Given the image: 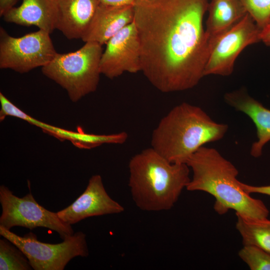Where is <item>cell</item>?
I'll use <instances>...</instances> for the list:
<instances>
[{"instance_id": "cell-9", "label": "cell", "mask_w": 270, "mask_h": 270, "mask_svg": "<svg viewBox=\"0 0 270 270\" xmlns=\"http://www.w3.org/2000/svg\"><path fill=\"white\" fill-rule=\"evenodd\" d=\"M262 30L247 13L210 43L204 76L230 75L240 52L248 46L260 41Z\"/></svg>"}, {"instance_id": "cell-2", "label": "cell", "mask_w": 270, "mask_h": 270, "mask_svg": "<svg viewBox=\"0 0 270 270\" xmlns=\"http://www.w3.org/2000/svg\"><path fill=\"white\" fill-rule=\"evenodd\" d=\"M186 164L192 170V176L186 188L212 196L215 198L214 210L219 214L232 209L249 218H268L270 212L264 202L242 188L237 179L238 169L217 150L204 146L190 158Z\"/></svg>"}, {"instance_id": "cell-25", "label": "cell", "mask_w": 270, "mask_h": 270, "mask_svg": "<svg viewBox=\"0 0 270 270\" xmlns=\"http://www.w3.org/2000/svg\"><path fill=\"white\" fill-rule=\"evenodd\" d=\"M260 41L270 46V25L262 29L260 33Z\"/></svg>"}, {"instance_id": "cell-13", "label": "cell", "mask_w": 270, "mask_h": 270, "mask_svg": "<svg viewBox=\"0 0 270 270\" xmlns=\"http://www.w3.org/2000/svg\"><path fill=\"white\" fill-rule=\"evenodd\" d=\"M58 16V0H22L2 16L6 22L23 26H34L51 34L56 29Z\"/></svg>"}, {"instance_id": "cell-16", "label": "cell", "mask_w": 270, "mask_h": 270, "mask_svg": "<svg viewBox=\"0 0 270 270\" xmlns=\"http://www.w3.org/2000/svg\"><path fill=\"white\" fill-rule=\"evenodd\" d=\"M208 10L205 30L210 45L247 14L240 0H211Z\"/></svg>"}, {"instance_id": "cell-4", "label": "cell", "mask_w": 270, "mask_h": 270, "mask_svg": "<svg viewBox=\"0 0 270 270\" xmlns=\"http://www.w3.org/2000/svg\"><path fill=\"white\" fill-rule=\"evenodd\" d=\"M228 129L200 107L184 102L161 119L153 130L151 146L172 163L186 164L200 147L222 139Z\"/></svg>"}, {"instance_id": "cell-22", "label": "cell", "mask_w": 270, "mask_h": 270, "mask_svg": "<svg viewBox=\"0 0 270 270\" xmlns=\"http://www.w3.org/2000/svg\"><path fill=\"white\" fill-rule=\"evenodd\" d=\"M242 188L247 193H258L270 196V185L254 186L240 182Z\"/></svg>"}, {"instance_id": "cell-7", "label": "cell", "mask_w": 270, "mask_h": 270, "mask_svg": "<svg viewBox=\"0 0 270 270\" xmlns=\"http://www.w3.org/2000/svg\"><path fill=\"white\" fill-rule=\"evenodd\" d=\"M57 54L50 34L39 30L14 37L0 27V68L24 74L50 62Z\"/></svg>"}, {"instance_id": "cell-3", "label": "cell", "mask_w": 270, "mask_h": 270, "mask_svg": "<svg viewBox=\"0 0 270 270\" xmlns=\"http://www.w3.org/2000/svg\"><path fill=\"white\" fill-rule=\"evenodd\" d=\"M128 185L140 210H170L190 180L186 164L172 163L152 148L132 156L128 162Z\"/></svg>"}, {"instance_id": "cell-21", "label": "cell", "mask_w": 270, "mask_h": 270, "mask_svg": "<svg viewBox=\"0 0 270 270\" xmlns=\"http://www.w3.org/2000/svg\"><path fill=\"white\" fill-rule=\"evenodd\" d=\"M246 12L262 29L270 22V0H240Z\"/></svg>"}, {"instance_id": "cell-10", "label": "cell", "mask_w": 270, "mask_h": 270, "mask_svg": "<svg viewBox=\"0 0 270 270\" xmlns=\"http://www.w3.org/2000/svg\"><path fill=\"white\" fill-rule=\"evenodd\" d=\"M106 44L100 61L102 74L113 79L124 72H141L140 42L134 22L112 37Z\"/></svg>"}, {"instance_id": "cell-20", "label": "cell", "mask_w": 270, "mask_h": 270, "mask_svg": "<svg viewBox=\"0 0 270 270\" xmlns=\"http://www.w3.org/2000/svg\"><path fill=\"white\" fill-rule=\"evenodd\" d=\"M238 256L251 270H270V253L258 246H244Z\"/></svg>"}, {"instance_id": "cell-23", "label": "cell", "mask_w": 270, "mask_h": 270, "mask_svg": "<svg viewBox=\"0 0 270 270\" xmlns=\"http://www.w3.org/2000/svg\"><path fill=\"white\" fill-rule=\"evenodd\" d=\"M136 0H100V3L110 6L134 5Z\"/></svg>"}, {"instance_id": "cell-26", "label": "cell", "mask_w": 270, "mask_h": 270, "mask_svg": "<svg viewBox=\"0 0 270 270\" xmlns=\"http://www.w3.org/2000/svg\"><path fill=\"white\" fill-rule=\"evenodd\" d=\"M268 25H270V23H269V24H268Z\"/></svg>"}, {"instance_id": "cell-5", "label": "cell", "mask_w": 270, "mask_h": 270, "mask_svg": "<svg viewBox=\"0 0 270 270\" xmlns=\"http://www.w3.org/2000/svg\"><path fill=\"white\" fill-rule=\"evenodd\" d=\"M102 45L88 42L76 51L58 53L42 68L44 75L64 89L70 99L77 102L96 90L100 75Z\"/></svg>"}, {"instance_id": "cell-8", "label": "cell", "mask_w": 270, "mask_h": 270, "mask_svg": "<svg viewBox=\"0 0 270 270\" xmlns=\"http://www.w3.org/2000/svg\"><path fill=\"white\" fill-rule=\"evenodd\" d=\"M2 214L0 226L10 230L20 226L32 230L38 227L48 228L57 232L64 240L74 234L72 226L36 202L30 191L22 198L15 196L8 187L0 186Z\"/></svg>"}, {"instance_id": "cell-11", "label": "cell", "mask_w": 270, "mask_h": 270, "mask_svg": "<svg viewBox=\"0 0 270 270\" xmlns=\"http://www.w3.org/2000/svg\"><path fill=\"white\" fill-rule=\"evenodd\" d=\"M124 208L106 192L101 176L90 178L84 191L71 204L58 211V217L69 224L92 216L122 212Z\"/></svg>"}, {"instance_id": "cell-18", "label": "cell", "mask_w": 270, "mask_h": 270, "mask_svg": "<svg viewBox=\"0 0 270 270\" xmlns=\"http://www.w3.org/2000/svg\"><path fill=\"white\" fill-rule=\"evenodd\" d=\"M22 119L59 139L70 141L78 147L85 148H94L99 141L98 134H88L82 131L73 132L54 126L38 120L27 114H24Z\"/></svg>"}, {"instance_id": "cell-12", "label": "cell", "mask_w": 270, "mask_h": 270, "mask_svg": "<svg viewBox=\"0 0 270 270\" xmlns=\"http://www.w3.org/2000/svg\"><path fill=\"white\" fill-rule=\"evenodd\" d=\"M134 20V5L116 6L100 3L81 40L102 46Z\"/></svg>"}, {"instance_id": "cell-19", "label": "cell", "mask_w": 270, "mask_h": 270, "mask_svg": "<svg viewBox=\"0 0 270 270\" xmlns=\"http://www.w3.org/2000/svg\"><path fill=\"white\" fill-rule=\"evenodd\" d=\"M32 268L24 254L4 238L0 240V270H30Z\"/></svg>"}, {"instance_id": "cell-1", "label": "cell", "mask_w": 270, "mask_h": 270, "mask_svg": "<svg viewBox=\"0 0 270 270\" xmlns=\"http://www.w3.org/2000/svg\"><path fill=\"white\" fill-rule=\"evenodd\" d=\"M208 0H136L134 20L141 72L168 93L196 86L204 76L210 43L203 25Z\"/></svg>"}, {"instance_id": "cell-15", "label": "cell", "mask_w": 270, "mask_h": 270, "mask_svg": "<svg viewBox=\"0 0 270 270\" xmlns=\"http://www.w3.org/2000/svg\"><path fill=\"white\" fill-rule=\"evenodd\" d=\"M56 29L69 40L82 39L100 4V0H58Z\"/></svg>"}, {"instance_id": "cell-17", "label": "cell", "mask_w": 270, "mask_h": 270, "mask_svg": "<svg viewBox=\"0 0 270 270\" xmlns=\"http://www.w3.org/2000/svg\"><path fill=\"white\" fill-rule=\"evenodd\" d=\"M236 214V226L242 238L243 245L255 246L270 253V220Z\"/></svg>"}, {"instance_id": "cell-6", "label": "cell", "mask_w": 270, "mask_h": 270, "mask_svg": "<svg viewBox=\"0 0 270 270\" xmlns=\"http://www.w3.org/2000/svg\"><path fill=\"white\" fill-rule=\"evenodd\" d=\"M0 234L24 254L34 270H63L72 258L88 255L86 236L82 232L56 244L40 242L32 232L22 236L1 226Z\"/></svg>"}, {"instance_id": "cell-14", "label": "cell", "mask_w": 270, "mask_h": 270, "mask_svg": "<svg viewBox=\"0 0 270 270\" xmlns=\"http://www.w3.org/2000/svg\"><path fill=\"white\" fill-rule=\"evenodd\" d=\"M224 99L228 105L248 116L255 124L258 140L252 144L250 154L254 158L260 157L264 146L270 140V110L250 96L244 88L226 93Z\"/></svg>"}, {"instance_id": "cell-24", "label": "cell", "mask_w": 270, "mask_h": 270, "mask_svg": "<svg viewBox=\"0 0 270 270\" xmlns=\"http://www.w3.org/2000/svg\"><path fill=\"white\" fill-rule=\"evenodd\" d=\"M16 0H0V16H2L4 13L13 7Z\"/></svg>"}]
</instances>
